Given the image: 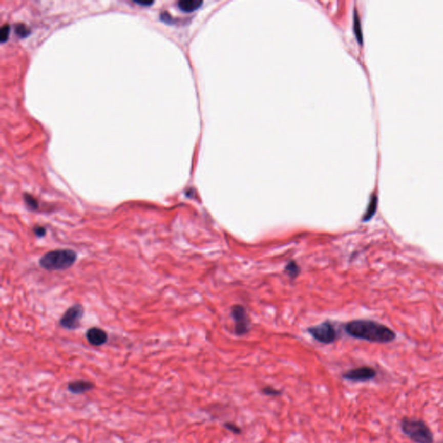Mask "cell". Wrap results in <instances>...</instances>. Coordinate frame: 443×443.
I'll list each match as a JSON object with an SVG mask.
<instances>
[{"mask_svg":"<svg viewBox=\"0 0 443 443\" xmlns=\"http://www.w3.org/2000/svg\"><path fill=\"white\" fill-rule=\"evenodd\" d=\"M345 330L351 337L372 343H390L396 337V333L383 324L369 320H356L345 326Z\"/></svg>","mask_w":443,"mask_h":443,"instance_id":"obj_1","label":"cell"},{"mask_svg":"<svg viewBox=\"0 0 443 443\" xmlns=\"http://www.w3.org/2000/svg\"><path fill=\"white\" fill-rule=\"evenodd\" d=\"M402 432L414 443H434L435 437L428 424L418 418L404 417L400 423Z\"/></svg>","mask_w":443,"mask_h":443,"instance_id":"obj_2","label":"cell"},{"mask_svg":"<svg viewBox=\"0 0 443 443\" xmlns=\"http://www.w3.org/2000/svg\"><path fill=\"white\" fill-rule=\"evenodd\" d=\"M76 261V253L69 248L50 251L40 259V265L47 270H62L70 268Z\"/></svg>","mask_w":443,"mask_h":443,"instance_id":"obj_3","label":"cell"},{"mask_svg":"<svg viewBox=\"0 0 443 443\" xmlns=\"http://www.w3.org/2000/svg\"><path fill=\"white\" fill-rule=\"evenodd\" d=\"M307 332L315 340L326 345L333 343L337 340V332L334 326L329 321L311 326L307 329Z\"/></svg>","mask_w":443,"mask_h":443,"instance_id":"obj_4","label":"cell"},{"mask_svg":"<svg viewBox=\"0 0 443 443\" xmlns=\"http://www.w3.org/2000/svg\"><path fill=\"white\" fill-rule=\"evenodd\" d=\"M231 315L235 322V333L237 336L247 334L250 331L251 323L245 307L235 305L231 308Z\"/></svg>","mask_w":443,"mask_h":443,"instance_id":"obj_5","label":"cell"},{"mask_svg":"<svg viewBox=\"0 0 443 443\" xmlns=\"http://www.w3.org/2000/svg\"><path fill=\"white\" fill-rule=\"evenodd\" d=\"M376 371L371 366H360L351 369L342 375L344 379L351 382H367L376 377Z\"/></svg>","mask_w":443,"mask_h":443,"instance_id":"obj_6","label":"cell"},{"mask_svg":"<svg viewBox=\"0 0 443 443\" xmlns=\"http://www.w3.org/2000/svg\"><path fill=\"white\" fill-rule=\"evenodd\" d=\"M83 307L81 305H75L70 307L65 312L61 319L60 324L62 327L66 329H76L81 324V319L83 316Z\"/></svg>","mask_w":443,"mask_h":443,"instance_id":"obj_7","label":"cell"},{"mask_svg":"<svg viewBox=\"0 0 443 443\" xmlns=\"http://www.w3.org/2000/svg\"><path fill=\"white\" fill-rule=\"evenodd\" d=\"M87 340L92 346H100L106 343L108 334L102 329L93 327L90 328L86 334Z\"/></svg>","mask_w":443,"mask_h":443,"instance_id":"obj_8","label":"cell"},{"mask_svg":"<svg viewBox=\"0 0 443 443\" xmlns=\"http://www.w3.org/2000/svg\"><path fill=\"white\" fill-rule=\"evenodd\" d=\"M94 385L90 381L86 380H77L69 384V390L72 393L81 394L87 392L89 390H92Z\"/></svg>","mask_w":443,"mask_h":443,"instance_id":"obj_9","label":"cell"},{"mask_svg":"<svg viewBox=\"0 0 443 443\" xmlns=\"http://www.w3.org/2000/svg\"><path fill=\"white\" fill-rule=\"evenodd\" d=\"M203 5L201 0H182L178 3L179 8L184 12H193Z\"/></svg>","mask_w":443,"mask_h":443,"instance_id":"obj_10","label":"cell"},{"mask_svg":"<svg viewBox=\"0 0 443 443\" xmlns=\"http://www.w3.org/2000/svg\"><path fill=\"white\" fill-rule=\"evenodd\" d=\"M285 273H287L291 279H296L301 273V268L296 261H290L285 267Z\"/></svg>","mask_w":443,"mask_h":443,"instance_id":"obj_11","label":"cell"},{"mask_svg":"<svg viewBox=\"0 0 443 443\" xmlns=\"http://www.w3.org/2000/svg\"><path fill=\"white\" fill-rule=\"evenodd\" d=\"M376 205H377V197H376V194H373L372 197H371L370 204H369L368 208L366 209L365 216L363 217V221L366 222V221L370 220L373 217V215L375 214V212H376Z\"/></svg>","mask_w":443,"mask_h":443,"instance_id":"obj_12","label":"cell"},{"mask_svg":"<svg viewBox=\"0 0 443 443\" xmlns=\"http://www.w3.org/2000/svg\"><path fill=\"white\" fill-rule=\"evenodd\" d=\"M354 31H355V34H356V36H357L358 42H360V44H362L363 32L362 28H361V22H360V16H358V13H357V11L356 9H355V11H354Z\"/></svg>","mask_w":443,"mask_h":443,"instance_id":"obj_13","label":"cell"},{"mask_svg":"<svg viewBox=\"0 0 443 443\" xmlns=\"http://www.w3.org/2000/svg\"><path fill=\"white\" fill-rule=\"evenodd\" d=\"M15 31H16V34H17V36L21 37V38H25V37L28 36L30 33H31L30 30L25 25H23V24H18V25H16Z\"/></svg>","mask_w":443,"mask_h":443,"instance_id":"obj_14","label":"cell"},{"mask_svg":"<svg viewBox=\"0 0 443 443\" xmlns=\"http://www.w3.org/2000/svg\"><path fill=\"white\" fill-rule=\"evenodd\" d=\"M25 204H27V206L31 209H36L38 208V202L36 198L30 195V194H25Z\"/></svg>","mask_w":443,"mask_h":443,"instance_id":"obj_15","label":"cell"},{"mask_svg":"<svg viewBox=\"0 0 443 443\" xmlns=\"http://www.w3.org/2000/svg\"><path fill=\"white\" fill-rule=\"evenodd\" d=\"M11 33V26L9 25H5L2 26L0 31V40L1 42L6 43L8 41L9 36Z\"/></svg>","mask_w":443,"mask_h":443,"instance_id":"obj_16","label":"cell"},{"mask_svg":"<svg viewBox=\"0 0 443 443\" xmlns=\"http://www.w3.org/2000/svg\"><path fill=\"white\" fill-rule=\"evenodd\" d=\"M262 393L266 396H280L282 395V391L277 390L276 388L270 387V386H266L262 389Z\"/></svg>","mask_w":443,"mask_h":443,"instance_id":"obj_17","label":"cell"},{"mask_svg":"<svg viewBox=\"0 0 443 443\" xmlns=\"http://www.w3.org/2000/svg\"><path fill=\"white\" fill-rule=\"evenodd\" d=\"M224 427H225L226 429L229 430L230 432L233 433V434H236V435H239L242 432V430L240 429L239 427L236 425V424H233V423H226L224 424Z\"/></svg>","mask_w":443,"mask_h":443,"instance_id":"obj_18","label":"cell"},{"mask_svg":"<svg viewBox=\"0 0 443 443\" xmlns=\"http://www.w3.org/2000/svg\"><path fill=\"white\" fill-rule=\"evenodd\" d=\"M33 230L34 233L38 237H45L46 235V229H45V227H42V226H36Z\"/></svg>","mask_w":443,"mask_h":443,"instance_id":"obj_19","label":"cell"},{"mask_svg":"<svg viewBox=\"0 0 443 443\" xmlns=\"http://www.w3.org/2000/svg\"><path fill=\"white\" fill-rule=\"evenodd\" d=\"M161 18L162 21L164 23H167V24H173V17H171V15L167 12H163L161 14Z\"/></svg>","mask_w":443,"mask_h":443,"instance_id":"obj_20","label":"cell"},{"mask_svg":"<svg viewBox=\"0 0 443 443\" xmlns=\"http://www.w3.org/2000/svg\"><path fill=\"white\" fill-rule=\"evenodd\" d=\"M134 3H136L137 5H140V6H149L154 5V2H153V1H149V2H139V1H135Z\"/></svg>","mask_w":443,"mask_h":443,"instance_id":"obj_21","label":"cell"}]
</instances>
